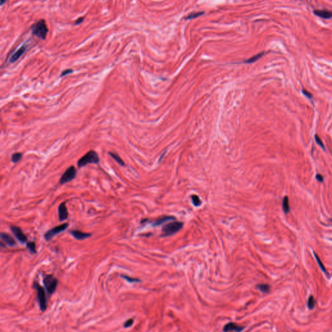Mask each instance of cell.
Listing matches in <instances>:
<instances>
[{
  "mask_svg": "<svg viewBox=\"0 0 332 332\" xmlns=\"http://www.w3.org/2000/svg\"><path fill=\"white\" fill-rule=\"evenodd\" d=\"M108 154H109L110 157L113 158V159L115 160L116 162L119 164L120 166H125V162L123 161V160L121 159V158L119 157V155H118L117 154L115 153V152H108Z\"/></svg>",
  "mask_w": 332,
  "mask_h": 332,
  "instance_id": "2e32d148",
  "label": "cell"
},
{
  "mask_svg": "<svg viewBox=\"0 0 332 332\" xmlns=\"http://www.w3.org/2000/svg\"><path fill=\"white\" fill-rule=\"evenodd\" d=\"M315 300L313 296H310L307 300V306L310 310H313L315 306Z\"/></svg>",
  "mask_w": 332,
  "mask_h": 332,
  "instance_id": "603a6c76",
  "label": "cell"
},
{
  "mask_svg": "<svg viewBox=\"0 0 332 332\" xmlns=\"http://www.w3.org/2000/svg\"><path fill=\"white\" fill-rule=\"evenodd\" d=\"M33 288L36 291V300L39 305L40 310L42 311H45L48 307L46 291L36 281H34L33 283Z\"/></svg>",
  "mask_w": 332,
  "mask_h": 332,
  "instance_id": "6da1fadb",
  "label": "cell"
},
{
  "mask_svg": "<svg viewBox=\"0 0 332 332\" xmlns=\"http://www.w3.org/2000/svg\"><path fill=\"white\" fill-rule=\"evenodd\" d=\"M192 201L195 206H199L202 203L201 199L199 197V196L197 195H193L192 196Z\"/></svg>",
  "mask_w": 332,
  "mask_h": 332,
  "instance_id": "7402d4cb",
  "label": "cell"
},
{
  "mask_svg": "<svg viewBox=\"0 0 332 332\" xmlns=\"http://www.w3.org/2000/svg\"><path fill=\"white\" fill-rule=\"evenodd\" d=\"M313 254H314V255H315V258H316L317 262H318V264H319V267H321V269H322V271L323 272H324V273H327L326 270V269H325V267H324V265H323V263H322V261H321V260H320V258H319L318 255L316 254L315 252H313Z\"/></svg>",
  "mask_w": 332,
  "mask_h": 332,
  "instance_id": "cb8c5ba5",
  "label": "cell"
},
{
  "mask_svg": "<svg viewBox=\"0 0 332 332\" xmlns=\"http://www.w3.org/2000/svg\"><path fill=\"white\" fill-rule=\"evenodd\" d=\"M133 323H134L133 319H129L128 320H127V321L124 323V324H123V326H124V328H129L133 324Z\"/></svg>",
  "mask_w": 332,
  "mask_h": 332,
  "instance_id": "83f0119b",
  "label": "cell"
},
{
  "mask_svg": "<svg viewBox=\"0 0 332 332\" xmlns=\"http://www.w3.org/2000/svg\"><path fill=\"white\" fill-rule=\"evenodd\" d=\"M31 32L40 39L45 40L48 33V27L45 20H40L31 26Z\"/></svg>",
  "mask_w": 332,
  "mask_h": 332,
  "instance_id": "7a4b0ae2",
  "label": "cell"
},
{
  "mask_svg": "<svg viewBox=\"0 0 332 332\" xmlns=\"http://www.w3.org/2000/svg\"><path fill=\"white\" fill-rule=\"evenodd\" d=\"M175 219V217H173V216L161 217H160V218L155 220L154 222H152V226H153V227H157V226H160V225H162V224H164V223H165L167 221H173V220H174Z\"/></svg>",
  "mask_w": 332,
  "mask_h": 332,
  "instance_id": "9a60e30c",
  "label": "cell"
},
{
  "mask_svg": "<svg viewBox=\"0 0 332 332\" xmlns=\"http://www.w3.org/2000/svg\"><path fill=\"white\" fill-rule=\"evenodd\" d=\"M316 178H317V180H318L319 182H323V178H323L322 175H321V174H317V175H316Z\"/></svg>",
  "mask_w": 332,
  "mask_h": 332,
  "instance_id": "1f68e13d",
  "label": "cell"
},
{
  "mask_svg": "<svg viewBox=\"0 0 332 332\" xmlns=\"http://www.w3.org/2000/svg\"><path fill=\"white\" fill-rule=\"evenodd\" d=\"M58 218L60 221H64L67 219L68 217V211H67L65 202H62L60 204L58 208Z\"/></svg>",
  "mask_w": 332,
  "mask_h": 332,
  "instance_id": "30bf717a",
  "label": "cell"
},
{
  "mask_svg": "<svg viewBox=\"0 0 332 332\" xmlns=\"http://www.w3.org/2000/svg\"><path fill=\"white\" fill-rule=\"evenodd\" d=\"M70 234L72 235L73 237L77 240H83L87 239V238H88L92 236V234L90 233L83 232L80 230H71L70 231Z\"/></svg>",
  "mask_w": 332,
  "mask_h": 332,
  "instance_id": "7c38bea8",
  "label": "cell"
},
{
  "mask_svg": "<svg viewBox=\"0 0 332 332\" xmlns=\"http://www.w3.org/2000/svg\"><path fill=\"white\" fill-rule=\"evenodd\" d=\"M27 248L29 250V252L31 254H36V245L34 242H27Z\"/></svg>",
  "mask_w": 332,
  "mask_h": 332,
  "instance_id": "d6986e66",
  "label": "cell"
},
{
  "mask_svg": "<svg viewBox=\"0 0 332 332\" xmlns=\"http://www.w3.org/2000/svg\"><path fill=\"white\" fill-rule=\"evenodd\" d=\"M245 326H239L234 322H229L228 324H226L224 328H223V331L224 332H228V331H234V332H241L244 329Z\"/></svg>",
  "mask_w": 332,
  "mask_h": 332,
  "instance_id": "8fae6325",
  "label": "cell"
},
{
  "mask_svg": "<svg viewBox=\"0 0 332 332\" xmlns=\"http://www.w3.org/2000/svg\"><path fill=\"white\" fill-rule=\"evenodd\" d=\"M27 48V45L26 43L23 44L22 46H20L19 48L13 53V55L11 56V57L9 58L10 62L13 63L14 62H16L18 60L19 58L25 53Z\"/></svg>",
  "mask_w": 332,
  "mask_h": 332,
  "instance_id": "9c48e42d",
  "label": "cell"
},
{
  "mask_svg": "<svg viewBox=\"0 0 332 332\" xmlns=\"http://www.w3.org/2000/svg\"><path fill=\"white\" fill-rule=\"evenodd\" d=\"M0 237H1L2 241L4 242L5 244H7V245L8 246H14L16 245V241H14L13 238L7 234L1 232V234H0Z\"/></svg>",
  "mask_w": 332,
  "mask_h": 332,
  "instance_id": "4fadbf2b",
  "label": "cell"
},
{
  "mask_svg": "<svg viewBox=\"0 0 332 332\" xmlns=\"http://www.w3.org/2000/svg\"><path fill=\"white\" fill-rule=\"evenodd\" d=\"M22 153H20V152H16V153H14L12 155L11 160L13 163L16 164L17 162H18V161L22 159Z\"/></svg>",
  "mask_w": 332,
  "mask_h": 332,
  "instance_id": "44dd1931",
  "label": "cell"
},
{
  "mask_svg": "<svg viewBox=\"0 0 332 332\" xmlns=\"http://www.w3.org/2000/svg\"><path fill=\"white\" fill-rule=\"evenodd\" d=\"M68 224L67 223H64V224L60 225L58 227H56L52 229H50L47 232L44 234V238L47 241H49L53 237L57 234H60V232H62L66 229L68 227Z\"/></svg>",
  "mask_w": 332,
  "mask_h": 332,
  "instance_id": "52a82bcc",
  "label": "cell"
},
{
  "mask_svg": "<svg viewBox=\"0 0 332 332\" xmlns=\"http://www.w3.org/2000/svg\"><path fill=\"white\" fill-rule=\"evenodd\" d=\"M204 14L203 12H202V13H201V12H197V13H192V14H189V15L186 18V19L189 20V19L195 18L198 17V16H200L202 15V14Z\"/></svg>",
  "mask_w": 332,
  "mask_h": 332,
  "instance_id": "484cf974",
  "label": "cell"
},
{
  "mask_svg": "<svg viewBox=\"0 0 332 332\" xmlns=\"http://www.w3.org/2000/svg\"><path fill=\"white\" fill-rule=\"evenodd\" d=\"M313 13L317 16L321 17L322 18L329 19L332 18V12L328 10H315Z\"/></svg>",
  "mask_w": 332,
  "mask_h": 332,
  "instance_id": "5bb4252c",
  "label": "cell"
},
{
  "mask_svg": "<svg viewBox=\"0 0 332 332\" xmlns=\"http://www.w3.org/2000/svg\"><path fill=\"white\" fill-rule=\"evenodd\" d=\"M121 278H124L125 280H127L128 282H131V283H133V282H140V280L139 279H137V278H132L130 277H128V276H126V275H121Z\"/></svg>",
  "mask_w": 332,
  "mask_h": 332,
  "instance_id": "d4e9b609",
  "label": "cell"
},
{
  "mask_svg": "<svg viewBox=\"0 0 332 332\" xmlns=\"http://www.w3.org/2000/svg\"><path fill=\"white\" fill-rule=\"evenodd\" d=\"M302 93H303V94H304V95L306 96V97H307V98H310V99H311V98H313V95H312V94H311V93H310L309 92H307V91L306 90H305V89H302Z\"/></svg>",
  "mask_w": 332,
  "mask_h": 332,
  "instance_id": "f546056e",
  "label": "cell"
},
{
  "mask_svg": "<svg viewBox=\"0 0 332 332\" xmlns=\"http://www.w3.org/2000/svg\"><path fill=\"white\" fill-rule=\"evenodd\" d=\"M183 223L180 221H173L164 225L162 227V237L171 236L177 233L183 228Z\"/></svg>",
  "mask_w": 332,
  "mask_h": 332,
  "instance_id": "3957f363",
  "label": "cell"
},
{
  "mask_svg": "<svg viewBox=\"0 0 332 332\" xmlns=\"http://www.w3.org/2000/svg\"><path fill=\"white\" fill-rule=\"evenodd\" d=\"M11 230L14 234V236L16 237V239L19 241L20 242L22 243H27L28 241V239L27 236L23 234L21 228L16 227V226H11L10 227Z\"/></svg>",
  "mask_w": 332,
  "mask_h": 332,
  "instance_id": "ba28073f",
  "label": "cell"
},
{
  "mask_svg": "<svg viewBox=\"0 0 332 332\" xmlns=\"http://www.w3.org/2000/svg\"><path fill=\"white\" fill-rule=\"evenodd\" d=\"M257 287L258 288V289L262 293H268L270 291V286L268 284H258L257 286Z\"/></svg>",
  "mask_w": 332,
  "mask_h": 332,
  "instance_id": "ac0fdd59",
  "label": "cell"
},
{
  "mask_svg": "<svg viewBox=\"0 0 332 332\" xmlns=\"http://www.w3.org/2000/svg\"><path fill=\"white\" fill-rule=\"evenodd\" d=\"M73 70L72 69H65L64 71H63L62 72L61 75H60V77H64V76H66L67 75H69V74H71L72 73H73Z\"/></svg>",
  "mask_w": 332,
  "mask_h": 332,
  "instance_id": "f1b7e54d",
  "label": "cell"
},
{
  "mask_svg": "<svg viewBox=\"0 0 332 332\" xmlns=\"http://www.w3.org/2000/svg\"><path fill=\"white\" fill-rule=\"evenodd\" d=\"M84 20V17H80L77 20H76V21L75 22V25H80L81 23H83Z\"/></svg>",
  "mask_w": 332,
  "mask_h": 332,
  "instance_id": "4dcf8cb0",
  "label": "cell"
},
{
  "mask_svg": "<svg viewBox=\"0 0 332 332\" xmlns=\"http://www.w3.org/2000/svg\"><path fill=\"white\" fill-rule=\"evenodd\" d=\"M99 157L98 153L94 151H90L81 157L77 161V166L81 168L90 164H98Z\"/></svg>",
  "mask_w": 332,
  "mask_h": 332,
  "instance_id": "277c9868",
  "label": "cell"
},
{
  "mask_svg": "<svg viewBox=\"0 0 332 332\" xmlns=\"http://www.w3.org/2000/svg\"><path fill=\"white\" fill-rule=\"evenodd\" d=\"M315 141H316L317 143V144H318V145H319L320 147H322L323 149L325 150V147H324V143H322V142L321 139V138H320L319 137L318 135H317V134H315Z\"/></svg>",
  "mask_w": 332,
  "mask_h": 332,
  "instance_id": "4316f807",
  "label": "cell"
},
{
  "mask_svg": "<svg viewBox=\"0 0 332 332\" xmlns=\"http://www.w3.org/2000/svg\"><path fill=\"white\" fill-rule=\"evenodd\" d=\"M43 283L45 286L46 293L49 296L53 295L56 291L58 285V280L53 275H46L43 278Z\"/></svg>",
  "mask_w": 332,
  "mask_h": 332,
  "instance_id": "5b68a950",
  "label": "cell"
},
{
  "mask_svg": "<svg viewBox=\"0 0 332 332\" xmlns=\"http://www.w3.org/2000/svg\"><path fill=\"white\" fill-rule=\"evenodd\" d=\"M76 174H77V170L75 168L74 166H70L66 169V171L64 173V174L62 175L61 178H60V184H64L67 182H69L70 181L73 180L76 177Z\"/></svg>",
  "mask_w": 332,
  "mask_h": 332,
  "instance_id": "8992f818",
  "label": "cell"
},
{
  "mask_svg": "<svg viewBox=\"0 0 332 332\" xmlns=\"http://www.w3.org/2000/svg\"><path fill=\"white\" fill-rule=\"evenodd\" d=\"M282 209L284 212L287 214L288 213H289L290 211V206H289V198H288V197L286 196L283 199V202H282Z\"/></svg>",
  "mask_w": 332,
  "mask_h": 332,
  "instance_id": "e0dca14e",
  "label": "cell"
},
{
  "mask_svg": "<svg viewBox=\"0 0 332 332\" xmlns=\"http://www.w3.org/2000/svg\"><path fill=\"white\" fill-rule=\"evenodd\" d=\"M264 54H265V53H264L263 52V53H259V54L255 55L253 56V57H251V58H249V59L245 60V63H252V62H254L255 61H256L257 60L259 59L260 58H261V57H262V56H263Z\"/></svg>",
  "mask_w": 332,
  "mask_h": 332,
  "instance_id": "ffe728a7",
  "label": "cell"
}]
</instances>
